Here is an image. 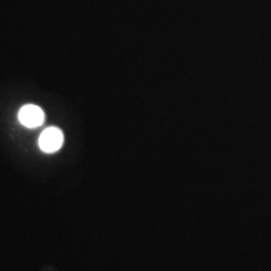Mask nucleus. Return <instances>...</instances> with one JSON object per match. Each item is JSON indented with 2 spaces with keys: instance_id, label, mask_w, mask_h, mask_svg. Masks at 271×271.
<instances>
[{
  "instance_id": "obj_2",
  "label": "nucleus",
  "mask_w": 271,
  "mask_h": 271,
  "mask_svg": "<svg viewBox=\"0 0 271 271\" xmlns=\"http://www.w3.org/2000/svg\"><path fill=\"white\" fill-rule=\"evenodd\" d=\"M18 119L23 126L28 128H36L44 120L43 111L34 105H27L21 108L18 114Z\"/></svg>"
},
{
  "instance_id": "obj_1",
  "label": "nucleus",
  "mask_w": 271,
  "mask_h": 271,
  "mask_svg": "<svg viewBox=\"0 0 271 271\" xmlns=\"http://www.w3.org/2000/svg\"><path fill=\"white\" fill-rule=\"evenodd\" d=\"M62 144L63 134L56 127H51L44 130L38 140L39 148L45 153H55L59 151Z\"/></svg>"
}]
</instances>
